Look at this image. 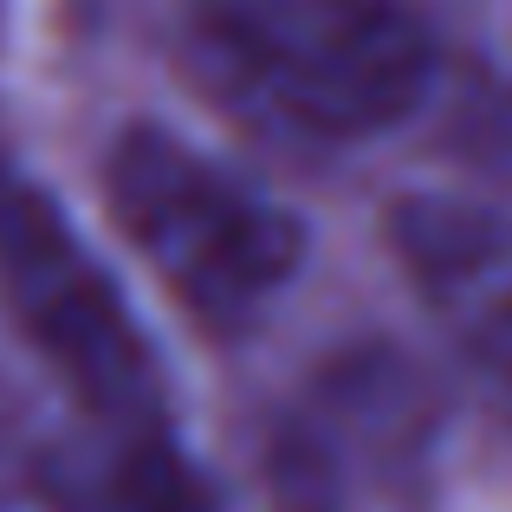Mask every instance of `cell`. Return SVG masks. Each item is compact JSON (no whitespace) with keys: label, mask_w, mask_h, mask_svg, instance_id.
Wrapping results in <instances>:
<instances>
[{"label":"cell","mask_w":512,"mask_h":512,"mask_svg":"<svg viewBox=\"0 0 512 512\" xmlns=\"http://www.w3.org/2000/svg\"><path fill=\"white\" fill-rule=\"evenodd\" d=\"M182 59L247 130L338 150L415 117L435 85V26L415 0H195Z\"/></svg>","instance_id":"obj_1"},{"label":"cell","mask_w":512,"mask_h":512,"mask_svg":"<svg viewBox=\"0 0 512 512\" xmlns=\"http://www.w3.org/2000/svg\"><path fill=\"white\" fill-rule=\"evenodd\" d=\"M104 195L130 247L208 331L253 325L305 260V227L273 195L163 124H130L111 143Z\"/></svg>","instance_id":"obj_2"},{"label":"cell","mask_w":512,"mask_h":512,"mask_svg":"<svg viewBox=\"0 0 512 512\" xmlns=\"http://www.w3.org/2000/svg\"><path fill=\"white\" fill-rule=\"evenodd\" d=\"M0 299L20 338L98 422V435L169 428L150 331L137 325L124 286L72 227V214L7 163H0Z\"/></svg>","instance_id":"obj_3"},{"label":"cell","mask_w":512,"mask_h":512,"mask_svg":"<svg viewBox=\"0 0 512 512\" xmlns=\"http://www.w3.org/2000/svg\"><path fill=\"white\" fill-rule=\"evenodd\" d=\"M435 441V396L396 350H344L279 409L266 480L286 512H363L409 487Z\"/></svg>","instance_id":"obj_4"},{"label":"cell","mask_w":512,"mask_h":512,"mask_svg":"<svg viewBox=\"0 0 512 512\" xmlns=\"http://www.w3.org/2000/svg\"><path fill=\"white\" fill-rule=\"evenodd\" d=\"M389 247L461 363L512 402V214L461 195H409L389 214Z\"/></svg>","instance_id":"obj_5"},{"label":"cell","mask_w":512,"mask_h":512,"mask_svg":"<svg viewBox=\"0 0 512 512\" xmlns=\"http://www.w3.org/2000/svg\"><path fill=\"white\" fill-rule=\"evenodd\" d=\"M91 506L98 512H227L169 428L98 435V454H91Z\"/></svg>","instance_id":"obj_6"},{"label":"cell","mask_w":512,"mask_h":512,"mask_svg":"<svg viewBox=\"0 0 512 512\" xmlns=\"http://www.w3.org/2000/svg\"><path fill=\"white\" fill-rule=\"evenodd\" d=\"M0 26H7V0H0Z\"/></svg>","instance_id":"obj_7"}]
</instances>
